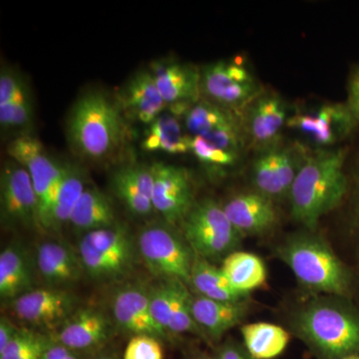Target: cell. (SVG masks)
Returning <instances> with one entry per match:
<instances>
[{
  "mask_svg": "<svg viewBox=\"0 0 359 359\" xmlns=\"http://www.w3.org/2000/svg\"><path fill=\"white\" fill-rule=\"evenodd\" d=\"M187 359H208V358H205V356H203V355H193V356H190V358H188Z\"/></svg>",
  "mask_w": 359,
  "mask_h": 359,
  "instance_id": "b9f144b4",
  "label": "cell"
},
{
  "mask_svg": "<svg viewBox=\"0 0 359 359\" xmlns=\"http://www.w3.org/2000/svg\"><path fill=\"white\" fill-rule=\"evenodd\" d=\"M346 150L325 151L304 161L290 189L295 221L313 230L321 217L340 204L346 192Z\"/></svg>",
  "mask_w": 359,
  "mask_h": 359,
  "instance_id": "6da1fadb",
  "label": "cell"
},
{
  "mask_svg": "<svg viewBox=\"0 0 359 359\" xmlns=\"http://www.w3.org/2000/svg\"><path fill=\"white\" fill-rule=\"evenodd\" d=\"M287 124L318 145L332 146L346 138L358 121L346 104H328L313 112L297 113L287 119Z\"/></svg>",
  "mask_w": 359,
  "mask_h": 359,
  "instance_id": "9a60e30c",
  "label": "cell"
},
{
  "mask_svg": "<svg viewBox=\"0 0 359 359\" xmlns=\"http://www.w3.org/2000/svg\"><path fill=\"white\" fill-rule=\"evenodd\" d=\"M159 339L148 334L134 335L125 348L124 359H163Z\"/></svg>",
  "mask_w": 359,
  "mask_h": 359,
  "instance_id": "8d00e7d4",
  "label": "cell"
},
{
  "mask_svg": "<svg viewBox=\"0 0 359 359\" xmlns=\"http://www.w3.org/2000/svg\"><path fill=\"white\" fill-rule=\"evenodd\" d=\"M181 226L182 235L195 254L210 262L236 252L244 237L231 224L223 205L212 199L196 202Z\"/></svg>",
  "mask_w": 359,
  "mask_h": 359,
  "instance_id": "8992f818",
  "label": "cell"
},
{
  "mask_svg": "<svg viewBox=\"0 0 359 359\" xmlns=\"http://www.w3.org/2000/svg\"><path fill=\"white\" fill-rule=\"evenodd\" d=\"M113 191L132 215L147 217L153 207L152 167L129 164L116 170L112 177Z\"/></svg>",
  "mask_w": 359,
  "mask_h": 359,
  "instance_id": "7402d4cb",
  "label": "cell"
},
{
  "mask_svg": "<svg viewBox=\"0 0 359 359\" xmlns=\"http://www.w3.org/2000/svg\"><path fill=\"white\" fill-rule=\"evenodd\" d=\"M190 152L203 164L212 168H226L237 163L238 153L212 145L202 137L191 138Z\"/></svg>",
  "mask_w": 359,
  "mask_h": 359,
  "instance_id": "d590c367",
  "label": "cell"
},
{
  "mask_svg": "<svg viewBox=\"0 0 359 359\" xmlns=\"http://www.w3.org/2000/svg\"><path fill=\"white\" fill-rule=\"evenodd\" d=\"M241 117L233 111L201 99L184 116V124L191 137H202L217 147L238 154L245 132Z\"/></svg>",
  "mask_w": 359,
  "mask_h": 359,
  "instance_id": "7c38bea8",
  "label": "cell"
},
{
  "mask_svg": "<svg viewBox=\"0 0 359 359\" xmlns=\"http://www.w3.org/2000/svg\"><path fill=\"white\" fill-rule=\"evenodd\" d=\"M191 297L192 294L187 289L186 283H180L171 323H170V334H181L186 332L203 334L193 318Z\"/></svg>",
  "mask_w": 359,
  "mask_h": 359,
  "instance_id": "e575fe53",
  "label": "cell"
},
{
  "mask_svg": "<svg viewBox=\"0 0 359 359\" xmlns=\"http://www.w3.org/2000/svg\"><path fill=\"white\" fill-rule=\"evenodd\" d=\"M342 359H359V354H353V355H348Z\"/></svg>",
  "mask_w": 359,
  "mask_h": 359,
  "instance_id": "60d3db41",
  "label": "cell"
},
{
  "mask_svg": "<svg viewBox=\"0 0 359 359\" xmlns=\"http://www.w3.org/2000/svg\"><path fill=\"white\" fill-rule=\"evenodd\" d=\"M0 216L11 229H41L39 198L30 175L13 160L4 163L0 174Z\"/></svg>",
  "mask_w": 359,
  "mask_h": 359,
  "instance_id": "8fae6325",
  "label": "cell"
},
{
  "mask_svg": "<svg viewBox=\"0 0 359 359\" xmlns=\"http://www.w3.org/2000/svg\"><path fill=\"white\" fill-rule=\"evenodd\" d=\"M210 359H254L248 353L245 346H241L233 340L224 342L216 349Z\"/></svg>",
  "mask_w": 359,
  "mask_h": 359,
  "instance_id": "74e56055",
  "label": "cell"
},
{
  "mask_svg": "<svg viewBox=\"0 0 359 359\" xmlns=\"http://www.w3.org/2000/svg\"><path fill=\"white\" fill-rule=\"evenodd\" d=\"M35 262L20 243L7 245L0 252V297L13 302L35 289Z\"/></svg>",
  "mask_w": 359,
  "mask_h": 359,
  "instance_id": "d4e9b609",
  "label": "cell"
},
{
  "mask_svg": "<svg viewBox=\"0 0 359 359\" xmlns=\"http://www.w3.org/2000/svg\"><path fill=\"white\" fill-rule=\"evenodd\" d=\"M285 101L276 94L264 93L245 110L244 130L259 148H273L287 121Z\"/></svg>",
  "mask_w": 359,
  "mask_h": 359,
  "instance_id": "44dd1931",
  "label": "cell"
},
{
  "mask_svg": "<svg viewBox=\"0 0 359 359\" xmlns=\"http://www.w3.org/2000/svg\"><path fill=\"white\" fill-rule=\"evenodd\" d=\"M297 335L323 359L359 354V316L340 304L316 302L294 320Z\"/></svg>",
  "mask_w": 359,
  "mask_h": 359,
  "instance_id": "3957f363",
  "label": "cell"
},
{
  "mask_svg": "<svg viewBox=\"0 0 359 359\" xmlns=\"http://www.w3.org/2000/svg\"><path fill=\"white\" fill-rule=\"evenodd\" d=\"M161 95L171 108L172 114L185 116L189 109L199 102L201 69L177 60H156L150 68Z\"/></svg>",
  "mask_w": 359,
  "mask_h": 359,
  "instance_id": "5bb4252c",
  "label": "cell"
},
{
  "mask_svg": "<svg viewBox=\"0 0 359 359\" xmlns=\"http://www.w3.org/2000/svg\"><path fill=\"white\" fill-rule=\"evenodd\" d=\"M67 134L79 157L95 162L107 160L124 140L121 110L102 92H87L71 110Z\"/></svg>",
  "mask_w": 359,
  "mask_h": 359,
  "instance_id": "7a4b0ae2",
  "label": "cell"
},
{
  "mask_svg": "<svg viewBox=\"0 0 359 359\" xmlns=\"http://www.w3.org/2000/svg\"><path fill=\"white\" fill-rule=\"evenodd\" d=\"M33 116V101L25 85L13 102L0 106V126L2 131L28 129L32 124Z\"/></svg>",
  "mask_w": 359,
  "mask_h": 359,
  "instance_id": "836d02e7",
  "label": "cell"
},
{
  "mask_svg": "<svg viewBox=\"0 0 359 359\" xmlns=\"http://www.w3.org/2000/svg\"><path fill=\"white\" fill-rule=\"evenodd\" d=\"M278 255L308 289L337 295L348 294L351 276L321 238L306 233L294 236L278 249Z\"/></svg>",
  "mask_w": 359,
  "mask_h": 359,
  "instance_id": "277c9868",
  "label": "cell"
},
{
  "mask_svg": "<svg viewBox=\"0 0 359 359\" xmlns=\"http://www.w3.org/2000/svg\"><path fill=\"white\" fill-rule=\"evenodd\" d=\"M15 318L29 330L57 332L78 309L76 295L63 287H35L9 302Z\"/></svg>",
  "mask_w": 359,
  "mask_h": 359,
  "instance_id": "9c48e42d",
  "label": "cell"
},
{
  "mask_svg": "<svg viewBox=\"0 0 359 359\" xmlns=\"http://www.w3.org/2000/svg\"><path fill=\"white\" fill-rule=\"evenodd\" d=\"M191 138L186 133L178 116L163 113L146 130L142 148L148 152L179 155L190 152Z\"/></svg>",
  "mask_w": 359,
  "mask_h": 359,
  "instance_id": "83f0119b",
  "label": "cell"
},
{
  "mask_svg": "<svg viewBox=\"0 0 359 359\" xmlns=\"http://www.w3.org/2000/svg\"><path fill=\"white\" fill-rule=\"evenodd\" d=\"M53 342L51 337L29 328H20L0 359H40L45 349Z\"/></svg>",
  "mask_w": 359,
  "mask_h": 359,
  "instance_id": "d6a6232c",
  "label": "cell"
},
{
  "mask_svg": "<svg viewBox=\"0 0 359 359\" xmlns=\"http://www.w3.org/2000/svg\"><path fill=\"white\" fill-rule=\"evenodd\" d=\"M223 208L231 224L243 236L266 233L276 224L273 200L259 192L240 194Z\"/></svg>",
  "mask_w": 359,
  "mask_h": 359,
  "instance_id": "603a6c76",
  "label": "cell"
},
{
  "mask_svg": "<svg viewBox=\"0 0 359 359\" xmlns=\"http://www.w3.org/2000/svg\"><path fill=\"white\" fill-rule=\"evenodd\" d=\"M69 224L83 235L110 228L118 224L114 205L102 191L87 186L72 212Z\"/></svg>",
  "mask_w": 359,
  "mask_h": 359,
  "instance_id": "4316f807",
  "label": "cell"
},
{
  "mask_svg": "<svg viewBox=\"0 0 359 359\" xmlns=\"http://www.w3.org/2000/svg\"><path fill=\"white\" fill-rule=\"evenodd\" d=\"M86 187L83 170L75 165L65 164V171L45 221L44 231H59L69 224L72 212Z\"/></svg>",
  "mask_w": 359,
  "mask_h": 359,
  "instance_id": "484cf974",
  "label": "cell"
},
{
  "mask_svg": "<svg viewBox=\"0 0 359 359\" xmlns=\"http://www.w3.org/2000/svg\"><path fill=\"white\" fill-rule=\"evenodd\" d=\"M292 149L269 148L257 158L252 168V181L257 192L276 200L290 195L302 165Z\"/></svg>",
  "mask_w": 359,
  "mask_h": 359,
  "instance_id": "e0dca14e",
  "label": "cell"
},
{
  "mask_svg": "<svg viewBox=\"0 0 359 359\" xmlns=\"http://www.w3.org/2000/svg\"><path fill=\"white\" fill-rule=\"evenodd\" d=\"M191 306L194 320L205 337L219 341L226 332L245 318L247 301H216L199 294H192Z\"/></svg>",
  "mask_w": 359,
  "mask_h": 359,
  "instance_id": "cb8c5ba5",
  "label": "cell"
},
{
  "mask_svg": "<svg viewBox=\"0 0 359 359\" xmlns=\"http://www.w3.org/2000/svg\"><path fill=\"white\" fill-rule=\"evenodd\" d=\"M137 252L151 273L190 285L195 252L171 224H151L140 231Z\"/></svg>",
  "mask_w": 359,
  "mask_h": 359,
  "instance_id": "52a82bcc",
  "label": "cell"
},
{
  "mask_svg": "<svg viewBox=\"0 0 359 359\" xmlns=\"http://www.w3.org/2000/svg\"><path fill=\"white\" fill-rule=\"evenodd\" d=\"M115 325L132 335L148 334L165 339L166 332L156 323L150 309L149 290L140 285L122 287L112 299Z\"/></svg>",
  "mask_w": 359,
  "mask_h": 359,
  "instance_id": "ac0fdd59",
  "label": "cell"
},
{
  "mask_svg": "<svg viewBox=\"0 0 359 359\" xmlns=\"http://www.w3.org/2000/svg\"><path fill=\"white\" fill-rule=\"evenodd\" d=\"M347 107L351 110L354 119L359 123V68L349 80Z\"/></svg>",
  "mask_w": 359,
  "mask_h": 359,
  "instance_id": "f35d334b",
  "label": "cell"
},
{
  "mask_svg": "<svg viewBox=\"0 0 359 359\" xmlns=\"http://www.w3.org/2000/svg\"><path fill=\"white\" fill-rule=\"evenodd\" d=\"M6 150L11 160L25 167L30 175L39 198L40 228L43 230L65 164L52 159L41 142L32 135L21 134L8 144Z\"/></svg>",
  "mask_w": 359,
  "mask_h": 359,
  "instance_id": "30bf717a",
  "label": "cell"
},
{
  "mask_svg": "<svg viewBox=\"0 0 359 359\" xmlns=\"http://www.w3.org/2000/svg\"><path fill=\"white\" fill-rule=\"evenodd\" d=\"M20 330V328L16 327L13 320H9L6 316H1L0 318V353L13 341Z\"/></svg>",
  "mask_w": 359,
  "mask_h": 359,
  "instance_id": "ab89813d",
  "label": "cell"
},
{
  "mask_svg": "<svg viewBox=\"0 0 359 359\" xmlns=\"http://www.w3.org/2000/svg\"><path fill=\"white\" fill-rule=\"evenodd\" d=\"M117 99L123 115L148 126L168 107L150 69L139 71L130 78Z\"/></svg>",
  "mask_w": 359,
  "mask_h": 359,
  "instance_id": "d6986e66",
  "label": "cell"
},
{
  "mask_svg": "<svg viewBox=\"0 0 359 359\" xmlns=\"http://www.w3.org/2000/svg\"><path fill=\"white\" fill-rule=\"evenodd\" d=\"M96 359H117V358H112V356H102V358H98Z\"/></svg>",
  "mask_w": 359,
  "mask_h": 359,
  "instance_id": "ee69618b",
  "label": "cell"
},
{
  "mask_svg": "<svg viewBox=\"0 0 359 359\" xmlns=\"http://www.w3.org/2000/svg\"><path fill=\"white\" fill-rule=\"evenodd\" d=\"M190 285L197 294L221 302L247 301L249 294L238 292L229 283L221 268L195 254Z\"/></svg>",
  "mask_w": 359,
  "mask_h": 359,
  "instance_id": "f1b7e54d",
  "label": "cell"
},
{
  "mask_svg": "<svg viewBox=\"0 0 359 359\" xmlns=\"http://www.w3.org/2000/svg\"><path fill=\"white\" fill-rule=\"evenodd\" d=\"M114 323L102 309L94 306L79 308L54 332L52 340L74 353L92 351L110 339Z\"/></svg>",
  "mask_w": 359,
  "mask_h": 359,
  "instance_id": "2e32d148",
  "label": "cell"
},
{
  "mask_svg": "<svg viewBox=\"0 0 359 359\" xmlns=\"http://www.w3.org/2000/svg\"><path fill=\"white\" fill-rule=\"evenodd\" d=\"M245 349L254 359H273L289 344L290 335L285 328L269 323H255L241 328Z\"/></svg>",
  "mask_w": 359,
  "mask_h": 359,
  "instance_id": "f546056e",
  "label": "cell"
},
{
  "mask_svg": "<svg viewBox=\"0 0 359 359\" xmlns=\"http://www.w3.org/2000/svg\"><path fill=\"white\" fill-rule=\"evenodd\" d=\"M136 243L125 224L85 233L78 245L84 273L98 282L124 278L134 269Z\"/></svg>",
  "mask_w": 359,
  "mask_h": 359,
  "instance_id": "5b68a950",
  "label": "cell"
},
{
  "mask_svg": "<svg viewBox=\"0 0 359 359\" xmlns=\"http://www.w3.org/2000/svg\"><path fill=\"white\" fill-rule=\"evenodd\" d=\"M34 262L37 273L47 287L68 289L85 273L78 252L58 241L41 243Z\"/></svg>",
  "mask_w": 359,
  "mask_h": 359,
  "instance_id": "ffe728a7",
  "label": "cell"
},
{
  "mask_svg": "<svg viewBox=\"0 0 359 359\" xmlns=\"http://www.w3.org/2000/svg\"><path fill=\"white\" fill-rule=\"evenodd\" d=\"M153 173V207L167 224H181L191 211L195 199L190 174L184 168L154 163Z\"/></svg>",
  "mask_w": 359,
  "mask_h": 359,
  "instance_id": "4fadbf2b",
  "label": "cell"
},
{
  "mask_svg": "<svg viewBox=\"0 0 359 359\" xmlns=\"http://www.w3.org/2000/svg\"><path fill=\"white\" fill-rule=\"evenodd\" d=\"M178 280H164L149 289L150 309L158 325L169 335L170 323L173 314L175 302L180 283Z\"/></svg>",
  "mask_w": 359,
  "mask_h": 359,
  "instance_id": "1f68e13d",
  "label": "cell"
},
{
  "mask_svg": "<svg viewBox=\"0 0 359 359\" xmlns=\"http://www.w3.org/2000/svg\"><path fill=\"white\" fill-rule=\"evenodd\" d=\"M221 269L229 283L238 292L249 294L266 283V266L252 252H231L223 259Z\"/></svg>",
  "mask_w": 359,
  "mask_h": 359,
  "instance_id": "4dcf8cb0",
  "label": "cell"
},
{
  "mask_svg": "<svg viewBox=\"0 0 359 359\" xmlns=\"http://www.w3.org/2000/svg\"><path fill=\"white\" fill-rule=\"evenodd\" d=\"M65 359H80V358H78V356L76 355V353H71L69 356H67V358H66Z\"/></svg>",
  "mask_w": 359,
  "mask_h": 359,
  "instance_id": "7bdbcfd3",
  "label": "cell"
},
{
  "mask_svg": "<svg viewBox=\"0 0 359 359\" xmlns=\"http://www.w3.org/2000/svg\"><path fill=\"white\" fill-rule=\"evenodd\" d=\"M264 93L243 61L219 60L201 69L202 99L240 115Z\"/></svg>",
  "mask_w": 359,
  "mask_h": 359,
  "instance_id": "ba28073f",
  "label": "cell"
}]
</instances>
